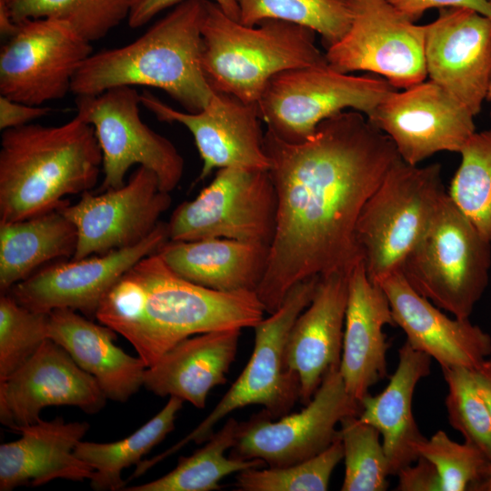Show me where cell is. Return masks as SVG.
<instances>
[{
    "instance_id": "47",
    "label": "cell",
    "mask_w": 491,
    "mask_h": 491,
    "mask_svg": "<svg viewBox=\"0 0 491 491\" xmlns=\"http://www.w3.org/2000/svg\"><path fill=\"white\" fill-rule=\"evenodd\" d=\"M488 2L491 4V0H488Z\"/></svg>"
},
{
    "instance_id": "18",
    "label": "cell",
    "mask_w": 491,
    "mask_h": 491,
    "mask_svg": "<svg viewBox=\"0 0 491 491\" xmlns=\"http://www.w3.org/2000/svg\"><path fill=\"white\" fill-rule=\"evenodd\" d=\"M141 105L163 122L179 123L192 134L203 166L198 179L215 169L239 167L268 170L264 134L257 104L215 92L205 107L191 113L176 110L149 92L141 94Z\"/></svg>"
},
{
    "instance_id": "24",
    "label": "cell",
    "mask_w": 491,
    "mask_h": 491,
    "mask_svg": "<svg viewBox=\"0 0 491 491\" xmlns=\"http://www.w3.org/2000/svg\"><path fill=\"white\" fill-rule=\"evenodd\" d=\"M89 427L87 422L56 417L20 428L19 439L0 446V490L28 483L39 486L55 479L90 480L94 469L75 455Z\"/></svg>"
},
{
    "instance_id": "40",
    "label": "cell",
    "mask_w": 491,
    "mask_h": 491,
    "mask_svg": "<svg viewBox=\"0 0 491 491\" xmlns=\"http://www.w3.org/2000/svg\"><path fill=\"white\" fill-rule=\"evenodd\" d=\"M396 476V491H442L441 478L436 466L423 456L400 469Z\"/></svg>"
},
{
    "instance_id": "43",
    "label": "cell",
    "mask_w": 491,
    "mask_h": 491,
    "mask_svg": "<svg viewBox=\"0 0 491 491\" xmlns=\"http://www.w3.org/2000/svg\"><path fill=\"white\" fill-rule=\"evenodd\" d=\"M51 108L31 105L0 96V129L2 131L31 124L32 121L48 115Z\"/></svg>"
},
{
    "instance_id": "38",
    "label": "cell",
    "mask_w": 491,
    "mask_h": 491,
    "mask_svg": "<svg viewBox=\"0 0 491 491\" xmlns=\"http://www.w3.org/2000/svg\"><path fill=\"white\" fill-rule=\"evenodd\" d=\"M48 338V313L33 311L9 293L0 296V382L21 367Z\"/></svg>"
},
{
    "instance_id": "35",
    "label": "cell",
    "mask_w": 491,
    "mask_h": 491,
    "mask_svg": "<svg viewBox=\"0 0 491 491\" xmlns=\"http://www.w3.org/2000/svg\"><path fill=\"white\" fill-rule=\"evenodd\" d=\"M345 462L342 491H386L389 464L381 435L359 415L344 417L339 424Z\"/></svg>"
},
{
    "instance_id": "28",
    "label": "cell",
    "mask_w": 491,
    "mask_h": 491,
    "mask_svg": "<svg viewBox=\"0 0 491 491\" xmlns=\"http://www.w3.org/2000/svg\"><path fill=\"white\" fill-rule=\"evenodd\" d=\"M269 247L227 238L168 240L156 254L174 273L195 284L223 292H256Z\"/></svg>"
},
{
    "instance_id": "44",
    "label": "cell",
    "mask_w": 491,
    "mask_h": 491,
    "mask_svg": "<svg viewBox=\"0 0 491 491\" xmlns=\"http://www.w3.org/2000/svg\"><path fill=\"white\" fill-rule=\"evenodd\" d=\"M477 387L491 413V356L473 370Z\"/></svg>"
},
{
    "instance_id": "21",
    "label": "cell",
    "mask_w": 491,
    "mask_h": 491,
    "mask_svg": "<svg viewBox=\"0 0 491 491\" xmlns=\"http://www.w3.org/2000/svg\"><path fill=\"white\" fill-rule=\"evenodd\" d=\"M378 284L389 301L396 326L416 350L436 360L441 368H476L491 356V336L469 318L449 317L406 281L400 270Z\"/></svg>"
},
{
    "instance_id": "22",
    "label": "cell",
    "mask_w": 491,
    "mask_h": 491,
    "mask_svg": "<svg viewBox=\"0 0 491 491\" xmlns=\"http://www.w3.org/2000/svg\"><path fill=\"white\" fill-rule=\"evenodd\" d=\"M349 273L319 278L307 307L294 322L285 346V366L300 382V401L306 405L333 369H339L348 297Z\"/></svg>"
},
{
    "instance_id": "41",
    "label": "cell",
    "mask_w": 491,
    "mask_h": 491,
    "mask_svg": "<svg viewBox=\"0 0 491 491\" xmlns=\"http://www.w3.org/2000/svg\"><path fill=\"white\" fill-rule=\"evenodd\" d=\"M185 0H134L127 18L131 28H139L147 24L163 10ZM229 17L239 21V7L236 0H211Z\"/></svg>"
},
{
    "instance_id": "11",
    "label": "cell",
    "mask_w": 491,
    "mask_h": 491,
    "mask_svg": "<svg viewBox=\"0 0 491 491\" xmlns=\"http://www.w3.org/2000/svg\"><path fill=\"white\" fill-rule=\"evenodd\" d=\"M276 194L268 170L225 167L167 222L171 241L227 238L270 246Z\"/></svg>"
},
{
    "instance_id": "25",
    "label": "cell",
    "mask_w": 491,
    "mask_h": 491,
    "mask_svg": "<svg viewBox=\"0 0 491 491\" xmlns=\"http://www.w3.org/2000/svg\"><path fill=\"white\" fill-rule=\"evenodd\" d=\"M242 329L195 335L175 344L146 367L144 386L159 396H175L204 408L210 391L227 381Z\"/></svg>"
},
{
    "instance_id": "2",
    "label": "cell",
    "mask_w": 491,
    "mask_h": 491,
    "mask_svg": "<svg viewBox=\"0 0 491 491\" xmlns=\"http://www.w3.org/2000/svg\"><path fill=\"white\" fill-rule=\"evenodd\" d=\"M102 164L94 127L76 115L60 125L2 131L0 224L60 208L69 203L66 195L91 191Z\"/></svg>"
},
{
    "instance_id": "15",
    "label": "cell",
    "mask_w": 491,
    "mask_h": 491,
    "mask_svg": "<svg viewBox=\"0 0 491 491\" xmlns=\"http://www.w3.org/2000/svg\"><path fill=\"white\" fill-rule=\"evenodd\" d=\"M170 193L160 189L155 173L138 166L125 184L95 195L87 191L61 207L77 230L72 259L133 246L148 236L169 208Z\"/></svg>"
},
{
    "instance_id": "16",
    "label": "cell",
    "mask_w": 491,
    "mask_h": 491,
    "mask_svg": "<svg viewBox=\"0 0 491 491\" xmlns=\"http://www.w3.org/2000/svg\"><path fill=\"white\" fill-rule=\"evenodd\" d=\"M474 117L428 80L393 91L367 119L392 140L403 161L417 165L438 152L459 153L476 133Z\"/></svg>"
},
{
    "instance_id": "6",
    "label": "cell",
    "mask_w": 491,
    "mask_h": 491,
    "mask_svg": "<svg viewBox=\"0 0 491 491\" xmlns=\"http://www.w3.org/2000/svg\"><path fill=\"white\" fill-rule=\"evenodd\" d=\"M445 190L441 165H413L400 157L367 199L356 226V239L371 281L400 270L429 227Z\"/></svg>"
},
{
    "instance_id": "3",
    "label": "cell",
    "mask_w": 491,
    "mask_h": 491,
    "mask_svg": "<svg viewBox=\"0 0 491 491\" xmlns=\"http://www.w3.org/2000/svg\"><path fill=\"white\" fill-rule=\"evenodd\" d=\"M205 1L185 0L135 41L93 53L75 75L71 93L145 85L165 91L187 112L202 110L215 93L201 65Z\"/></svg>"
},
{
    "instance_id": "37",
    "label": "cell",
    "mask_w": 491,
    "mask_h": 491,
    "mask_svg": "<svg viewBox=\"0 0 491 491\" xmlns=\"http://www.w3.org/2000/svg\"><path fill=\"white\" fill-rule=\"evenodd\" d=\"M441 370L447 386L445 405L449 425L491 462V413L472 369L450 366Z\"/></svg>"
},
{
    "instance_id": "34",
    "label": "cell",
    "mask_w": 491,
    "mask_h": 491,
    "mask_svg": "<svg viewBox=\"0 0 491 491\" xmlns=\"http://www.w3.org/2000/svg\"><path fill=\"white\" fill-rule=\"evenodd\" d=\"M134 0H10L15 24L50 17L69 24L89 42L100 40L128 18Z\"/></svg>"
},
{
    "instance_id": "13",
    "label": "cell",
    "mask_w": 491,
    "mask_h": 491,
    "mask_svg": "<svg viewBox=\"0 0 491 491\" xmlns=\"http://www.w3.org/2000/svg\"><path fill=\"white\" fill-rule=\"evenodd\" d=\"M361 404L347 393L339 369L331 370L299 412L272 419L263 409L239 422L231 456L260 459L266 466L294 465L320 454L338 437L337 426L359 415Z\"/></svg>"
},
{
    "instance_id": "42",
    "label": "cell",
    "mask_w": 491,
    "mask_h": 491,
    "mask_svg": "<svg viewBox=\"0 0 491 491\" xmlns=\"http://www.w3.org/2000/svg\"><path fill=\"white\" fill-rule=\"evenodd\" d=\"M410 21H417L431 8L466 7L491 18V4L488 0H387Z\"/></svg>"
},
{
    "instance_id": "26",
    "label": "cell",
    "mask_w": 491,
    "mask_h": 491,
    "mask_svg": "<svg viewBox=\"0 0 491 491\" xmlns=\"http://www.w3.org/2000/svg\"><path fill=\"white\" fill-rule=\"evenodd\" d=\"M115 334L72 309L48 313V338L96 380L107 399L126 402L144 386L146 366L139 356L126 354L115 344Z\"/></svg>"
},
{
    "instance_id": "33",
    "label": "cell",
    "mask_w": 491,
    "mask_h": 491,
    "mask_svg": "<svg viewBox=\"0 0 491 491\" xmlns=\"http://www.w3.org/2000/svg\"><path fill=\"white\" fill-rule=\"evenodd\" d=\"M459 153L461 163L447 194L491 242V129L474 133Z\"/></svg>"
},
{
    "instance_id": "10",
    "label": "cell",
    "mask_w": 491,
    "mask_h": 491,
    "mask_svg": "<svg viewBox=\"0 0 491 491\" xmlns=\"http://www.w3.org/2000/svg\"><path fill=\"white\" fill-rule=\"evenodd\" d=\"M140 104L141 94L127 85L75 96L76 116L94 127L102 151L99 192L123 186L135 165L153 171L164 192L171 193L182 179V155L170 140L143 122Z\"/></svg>"
},
{
    "instance_id": "17",
    "label": "cell",
    "mask_w": 491,
    "mask_h": 491,
    "mask_svg": "<svg viewBox=\"0 0 491 491\" xmlns=\"http://www.w3.org/2000/svg\"><path fill=\"white\" fill-rule=\"evenodd\" d=\"M169 240L167 223L159 222L138 244L103 255L71 259L41 269L8 292L22 306L50 313L67 308L94 319L107 291L138 261Z\"/></svg>"
},
{
    "instance_id": "8",
    "label": "cell",
    "mask_w": 491,
    "mask_h": 491,
    "mask_svg": "<svg viewBox=\"0 0 491 491\" xmlns=\"http://www.w3.org/2000/svg\"><path fill=\"white\" fill-rule=\"evenodd\" d=\"M319 278L297 283L280 307L254 327L253 353L239 376L194 430L165 452L143 460L144 470L147 471L190 442H206L214 434L215 426L235 410L259 405L272 419L289 414L300 399V382L297 375L285 366V346L294 322L312 301Z\"/></svg>"
},
{
    "instance_id": "36",
    "label": "cell",
    "mask_w": 491,
    "mask_h": 491,
    "mask_svg": "<svg viewBox=\"0 0 491 491\" xmlns=\"http://www.w3.org/2000/svg\"><path fill=\"white\" fill-rule=\"evenodd\" d=\"M338 437L329 447L307 460L280 467H253L236 474L238 491H326L332 474L343 460Z\"/></svg>"
},
{
    "instance_id": "5",
    "label": "cell",
    "mask_w": 491,
    "mask_h": 491,
    "mask_svg": "<svg viewBox=\"0 0 491 491\" xmlns=\"http://www.w3.org/2000/svg\"><path fill=\"white\" fill-rule=\"evenodd\" d=\"M316 32L267 19L246 25L205 1L201 25V65L214 92L257 104L267 83L286 70L328 64L316 45Z\"/></svg>"
},
{
    "instance_id": "29",
    "label": "cell",
    "mask_w": 491,
    "mask_h": 491,
    "mask_svg": "<svg viewBox=\"0 0 491 491\" xmlns=\"http://www.w3.org/2000/svg\"><path fill=\"white\" fill-rule=\"evenodd\" d=\"M77 230L61 207L20 221L0 224V291L8 293L43 264L73 257Z\"/></svg>"
},
{
    "instance_id": "7",
    "label": "cell",
    "mask_w": 491,
    "mask_h": 491,
    "mask_svg": "<svg viewBox=\"0 0 491 491\" xmlns=\"http://www.w3.org/2000/svg\"><path fill=\"white\" fill-rule=\"evenodd\" d=\"M491 242L448 194L400 271L422 296L456 318H469L489 281Z\"/></svg>"
},
{
    "instance_id": "19",
    "label": "cell",
    "mask_w": 491,
    "mask_h": 491,
    "mask_svg": "<svg viewBox=\"0 0 491 491\" xmlns=\"http://www.w3.org/2000/svg\"><path fill=\"white\" fill-rule=\"evenodd\" d=\"M106 400L96 380L64 347L47 338L0 382V421L18 431L38 422L45 407L72 406L93 415L105 407Z\"/></svg>"
},
{
    "instance_id": "12",
    "label": "cell",
    "mask_w": 491,
    "mask_h": 491,
    "mask_svg": "<svg viewBox=\"0 0 491 491\" xmlns=\"http://www.w3.org/2000/svg\"><path fill=\"white\" fill-rule=\"evenodd\" d=\"M93 54L91 42L65 21L43 17L17 23L0 52V94L31 105L64 98Z\"/></svg>"
},
{
    "instance_id": "20",
    "label": "cell",
    "mask_w": 491,
    "mask_h": 491,
    "mask_svg": "<svg viewBox=\"0 0 491 491\" xmlns=\"http://www.w3.org/2000/svg\"><path fill=\"white\" fill-rule=\"evenodd\" d=\"M425 27L429 80L476 116L491 80V18L466 7H445Z\"/></svg>"
},
{
    "instance_id": "1",
    "label": "cell",
    "mask_w": 491,
    "mask_h": 491,
    "mask_svg": "<svg viewBox=\"0 0 491 491\" xmlns=\"http://www.w3.org/2000/svg\"><path fill=\"white\" fill-rule=\"evenodd\" d=\"M264 147L276 224L256 294L272 314L297 283L348 274L362 260L356 239L359 215L400 156L392 140L356 110L322 121L302 143L266 130Z\"/></svg>"
},
{
    "instance_id": "46",
    "label": "cell",
    "mask_w": 491,
    "mask_h": 491,
    "mask_svg": "<svg viewBox=\"0 0 491 491\" xmlns=\"http://www.w3.org/2000/svg\"><path fill=\"white\" fill-rule=\"evenodd\" d=\"M486 100L491 102V80H490V84H489V87H488V91H487V95H486Z\"/></svg>"
},
{
    "instance_id": "30",
    "label": "cell",
    "mask_w": 491,
    "mask_h": 491,
    "mask_svg": "<svg viewBox=\"0 0 491 491\" xmlns=\"http://www.w3.org/2000/svg\"><path fill=\"white\" fill-rule=\"evenodd\" d=\"M183 403L182 399L170 396L153 418L119 441H80L75 448V455L94 469L91 487L96 491L123 490L126 484L122 478L123 470L139 464L145 455L174 430L176 415Z\"/></svg>"
},
{
    "instance_id": "4",
    "label": "cell",
    "mask_w": 491,
    "mask_h": 491,
    "mask_svg": "<svg viewBox=\"0 0 491 491\" xmlns=\"http://www.w3.org/2000/svg\"><path fill=\"white\" fill-rule=\"evenodd\" d=\"M131 271L145 299L128 336L146 367L189 336L226 329L255 327L266 312L255 291L223 292L174 273L156 254L142 258Z\"/></svg>"
},
{
    "instance_id": "14",
    "label": "cell",
    "mask_w": 491,
    "mask_h": 491,
    "mask_svg": "<svg viewBox=\"0 0 491 491\" xmlns=\"http://www.w3.org/2000/svg\"><path fill=\"white\" fill-rule=\"evenodd\" d=\"M352 22L346 34L325 54L341 72L368 71L395 88L425 81V25H416L387 0H350Z\"/></svg>"
},
{
    "instance_id": "45",
    "label": "cell",
    "mask_w": 491,
    "mask_h": 491,
    "mask_svg": "<svg viewBox=\"0 0 491 491\" xmlns=\"http://www.w3.org/2000/svg\"><path fill=\"white\" fill-rule=\"evenodd\" d=\"M470 491H491V462L489 463L483 476L475 483Z\"/></svg>"
},
{
    "instance_id": "39",
    "label": "cell",
    "mask_w": 491,
    "mask_h": 491,
    "mask_svg": "<svg viewBox=\"0 0 491 491\" xmlns=\"http://www.w3.org/2000/svg\"><path fill=\"white\" fill-rule=\"evenodd\" d=\"M419 456L436 467L442 491H466L485 474L490 461L475 446L452 440L443 430L425 438L416 446Z\"/></svg>"
},
{
    "instance_id": "23",
    "label": "cell",
    "mask_w": 491,
    "mask_h": 491,
    "mask_svg": "<svg viewBox=\"0 0 491 491\" xmlns=\"http://www.w3.org/2000/svg\"><path fill=\"white\" fill-rule=\"evenodd\" d=\"M396 326L389 301L382 287L368 277L363 260L348 276L339 372L351 397L359 403L387 375L389 342L383 330Z\"/></svg>"
},
{
    "instance_id": "9",
    "label": "cell",
    "mask_w": 491,
    "mask_h": 491,
    "mask_svg": "<svg viewBox=\"0 0 491 491\" xmlns=\"http://www.w3.org/2000/svg\"><path fill=\"white\" fill-rule=\"evenodd\" d=\"M395 90L386 78L352 75L326 64L276 75L257 106L267 130L297 144L310 138L322 121L346 108L370 116Z\"/></svg>"
},
{
    "instance_id": "32",
    "label": "cell",
    "mask_w": 491,
    "mask_h": 491,
    "mask_svg": "<svg viewBox=\"0 0 491 491\" xmlns=\"http://www.w3.org/2000/svg\"><path fill=\"white\" fill-rule=\"evenodd\" d=\"M239 22L256 25L267 19L296 24L319 34L326 48L337 43L352 22L350 0H236Z\"/></svg>"
},
{
    "instance_id": "31",
    "label": "cell",
    "mask_w": 491,
    "mask_h": 491,
    "mask_svg": "<svg viewBox=\"0 0 491 491\" xmlns=\"http://www.w3.org/2000/svg\"><path fill=\"white\" fill-rule=\"evenodd\" d=\"M239 422L229 417L200 449L189 456H180L176 466L160 478L125 487L126 491H213L221 488L225 476L253 467H264L260 459L226 456L235 446Z\"/></svg>"
},
{
    "instance_id": "27",
    "label": "cell",
    "mask_w": 491,
    "mask_h": 491,
    "mask_svg": "<svg viewBox=\"0 0 491 491\" xmlns=\"http://www.w3.org/2000/svg\"><path fill=\"white\" fill-rule=\"evenodd\" d=\"M431 362L429 356L406 341L398 350V363L387 386L360 402V419L381 435L390 476H396L419 457L416 446L426 436L415 420L412 403L417 384L430 374Z\"/></svg>"
}]
</instances>
